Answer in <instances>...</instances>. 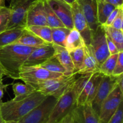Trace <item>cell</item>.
Listing matches in <instances>:
<instances>
[{"mask_svg": "<svg viewBox=\"0 0 123 123\" xmlns=\"http://www.w3.org/2000/svg\"><path fill=\"white\" fill-rule=\"evenodd\" d=\"M37 47L13 43L0 48V65L5 75L19 79V72L24 63Z\"/></svg>", "mask_w": 123, "mask_h": 123, "instance_id": "6da1fadb", "label": "cell"}, {"mask_svg": "<svg viewBox=\"0 0 123 123\" xmlns=\"http://www.w3.org/2000/svg\"><path fill=\"white\" fill-rule=\"evenodd\" d=\"M47 96L36 90L22 100L12 99L2 102L0 107L2 118L6 121H19Z\"/></svg>", "mask_w": 123, "mask_h": 123, "instance_id": "7a4b0ae2", "label": "cell"}, {"mask_svg": "<svg viewBox=\"0 0 123 123\" xmlns=\"http://www.w3.org/2000/svg\"><path fill=\"white\" fill-rule=\"evenodd\" d=\"M76 95L74 83L57 100L48 121L46 123H59L76 107Z\"/></svg>", "mask_w": 123, "mask_h": 123, "instance_id": "3957f363", "label": "cell"}, {"mask_svg": "<svg viewBox=\"0 0 123 123\" xmlns=\"http://www.w3.org/2000/svg\"><path fill=\"white\" fill-rule=\"evenodd\" d=\"M76 72L69 75H62L59 78L50 79L33 86L36 91L45 96H52L58 99L66 89L78 78Z\"/></svg>", "mask_w": 123, "mask_h": 123, "instance_id": "277c9868", "label": "cell"}, {"mask_svg": "<svg viewBox=\"0 0 123 123\" xmlns=\"http://www.w3.org/2000/svg\"><path fill=\"white\" fill-rule=\"evenodd\" d=\"M38 0H11L10 4V19L7 28H25L26 17L29 9Z\"/></svg>", "mask_w": 123, "mask_h": 123, "instance_id": "5b68a950", "label": "cell"}, {"mask_svg": "<svg viewBox=\"0 0 123 123\" xmlns=\"http://www.w3.org/2000/svg\"><path fill=\"white\" fill-rule=\"evenodd\" d=\"M62 75H64L62 74L50 72L38 66H22L20 69L19 80L33 86L44 81L59 78Z\"/></svg>", "mask_w": 123, "mask_h": 123, "instance_id": "8992f818", "label": "cell"}, {"mask_svg": "<svg viewBox=\"0 0 123 123\" xmlns=\"http://www.w3.org/2000/svg\"><path fill=\"white\" fill-rule=\"evenodd\" d=\"M57 100L54 96H48L18 122L19 123H46Z\"/></svg>", "mask_w": 123, "mask_h": 123, "instance_id": "52a82bcc", "label": "cell"}, {"mask_svg": "<svg viewBox=\"0 0 123 123\" xmlns=\"http://www.w3.org/2000/svg\"><path fill=\"white\" fill-rule=\"evenodd\" d=\"M123 92L117 86L102 102L98 113L100 123H108L123 101Z\"/></svg>", "mask_w": 123, "mask_h": 123, "instance_id": "ba28073f", "label": "cell"}, {"mask_svg": "<svg viewBox=\"0 0 123 123\" xmlns=\"http://www.w3.org/2000/svg\"><path fill=\"white\" fill-rule=\"evenodd\" d=\"M90 45L92 47L94 54L100 67L110 55L107 45L105 30L102 25H98L97 30L92 34Z\"/></svg>", "mask_w": 123, "mask_h": 123, "instance_id": "9c48e42d", "label": "cell"}, {"mask_svg": "<svg viewBox=\"0 0 123 123\" xmlns=\"http://www.w3.org/2000/svg\"><path fill=\"white\" fill-rule=\"evenodd\" d=\"M74 28L79 31L86 45H90L91 42V30L85 16L84 15L81 7L78 1H76L71 5Z\"/></svg>", "mask_w": 123, "mask_h": 123, "instance_id": "30bf717a", "label": "cell"}, {"mask_svg": "<svg viewBox=\"0 0 123 123\" xmlns=\"http://www.w3.org/2000/svg\"><path fill=\"white\" fill-rule=\"evenodd\" d=\"M118 77L119 76L114 77L112 75H103L97 94L91 103L92 109L98 116L102 102L117 86Z\"/></svg>", "mask_w": 123, "mask_h": 123, "instance_id": "8fae6325", "label": "cell"}, {"mask_svg": "<svg viewBox=\"0 0 123 123\" xmlns=\"http://www.w3.org/2000/svg\"><path fill=\"white\" fill-rule=\"evenodd\" d=\"M46 1L65 27L70 30L74 28L70 5L60 0H46Z\"/></svg>", "mask_w": 123, "mask_h": 123, "instance_id": "7c38bea8", "label": "cell"}, {"mask_svg": "<svg viewBox=\"0 0 123 123\" xmlns=\"http://www.w3.org/2000/svg\"><path fill=\"white\" fill-rule=\"evenodd\" d=\"M54 54V49L52 43H46L37 47L29 55L23 66H40L51 58Z\"/></svg>", "mask_w": 123, "mask_h": 123, "instance_id": "4fadbf2b", "label": "cell"}, {"mask_svg": "<svg viewBox=\"0 0 123 123\" xmlns=\"http://www.w3.org/2000/svg\"><path fill=\"white\" fill-rule=\"evenodd\" d=\"M30 26H48L43 0L37 1L29 9L26 17V27Z\"/></svg>", "mask_w": 123, "mask_h": 123, "instance_id": "5bb4252c", "label": "cell"}, {"mask_svg": "<svg viewBox=\"0 0 123 123\" xmlns=\"http://www.w3.org/2000/svg\"><path fill=\"white\" fill-rule=\"evenodd\" d=\"M81 7L91 34H93L100 25L97 17V0H76Z\"/></svg>", "mask_w": 123, "mask_h": 123, "instance_id": "9a60e30c", "label": "cell"}, {"mask_svg": "<svg viewBox=\"0 0 123 123\" xmlns=\"http://www.w3.org/2000/svg\"><path fill=\"white\" fill-rule=\"evenodd\" d=\"M74 123H100L98 116L92 109L91 104L85 102L72 111Z\"/></svg>", "mask_w": 123, "mask_h": 123, "instance_id": "2e32d148", "label": "cell"}, {"mask_svg": "<svg viewBox=\"0 0 123 123\" xmlns=\"http://www.w3.org/2000/svg\"><path fill=\"white\" fill-rule=\"evenodd\" d=\"M83 49L84 52V60L81 67L76 73L84 75L99 72V66L91 45L85 44L83 46Z\"/></svg>", "mask_w": 123, "mask_h": 123, "instance_id": "e0dca14e", "label": "cell"}, {"mask_svg": "<svg viewBox=\"0 0 123 123\" xmlns=\"http://www.w3.org/2000/svg\"><path fill=\"white\" fill-rule=\"evenodd\" d=\"M52 45L54 49V54L53 56L66 69L68 75L75 73L74 68L69 52L65 47L55 44H52Z\"/></svg>", "mask_w": 123, "mask_h": 123, "instance_id": "ac0fdd59", "label": "cell"}, {"mask_svg": "<svg viewBox=\"0 0 123 123\" xmlns=\"http://www.w3.org/2000/svg\"><path fill=\"white\" fill-rule=\"evenodd\" d=\"M14 43L31 47H38L48 43H46L36 34L25 28L23 33Z\"/></svg>", "mask_w": 123, "mask_h": 123, "instance_id": "d6986e66", "label": "cell"}, {"mask_svg": "<svg viewBox=\"0 0 123 123\" xmlns=\"http://www.w3.org/2000/svg\"><path fill=\"white\" fill-rule=\"evenodd\" d=\"M25 28L8 29L0 33V48L13 44L20 37Z\"/></svg>", "mask_w": 123, "mask_h": 123, "instance_id": "ffe728a7", "label": "cell"}, {"mask_svg": "<svg viewBox=\"0 0 123 123\" xmlns=\"http://www.w3.org/2000/svg\"><path fill=\"white\" fill-rule=\"evenodd\" d=\"M85 44L80 34L74 28L70 30L67 36L65 44V48L68 52H70L77 48L83 47Z\"/></svg>", "mask_w": 123, "mask_h": 123, "instance_id": "44dd1931", "label": "cell"}, {"mask_svg": "<svg viewBox=\"0 0 123 123\" xmlns=\"http://www.w3.org/2000/svg\"><path fill=\"white\" fill-rule=\"evenodd\" d=\"M97 6L98 23L100 25H103L109 14L116 7L105 0H97Z\"/></svg>", "mask_w": 123, "mask_h": 123, "instance_id": "7402d4cb", "label": "cell"}, {"mask_svg": "<svg viewBox=\"0 0 123 123\" xmlns=\"http://www.w3.org/2000/svg\"><path fill=\"white\" fill-rule=\"evenodd\" d=\"M12 89L14 94V100H22L36 91L33 86L26 83H16L12 84Z\"/></svg>", "mask_w": 123, "mask_h": 123, "instance_id": "603a6c76", "label": "cell"}, {"mask_svg": "<svg viewBox=\"0 0 123 123\" xmlns=\"http://www.w3.org/2000/svg\"><path fill=\"white\" fill-rule=\"evenodd\" d=\"M25 28L48 43L52 44L51 28L48 26H30Z\"/></svg>", "mask_w": 123, "mask_h": 123, "instance_id": "cb8c5ba5", "label": "cell"}, {"mask_svg": "<svg viewBox=\"0 0 123 123\" xmlns=\"http://www.w3.org/2000/svg\"><path fill=\"white\" fill-rule=\"evenodd\" d=\"M103 26L105 30L106 34L114 42L119 52L123 51V31L117 30L111 26Z\"/></svg>", "mask_w": 123, "mask_h": 123, "instance_id": "d4e9b609", "label": "cell"}, {"mask_svg": "<svg viewBox=\"0 0 123 123\" xmlns=\"http://www.w3.org/2000/svg\"><path fill=\"white\" fill-rule=\"evenodd\" d=\"M52 44L65 47L66 41L70 30L66 27L51 28Z\"/></svg>", "mask_w": 123, "mask_h": 123, "instance_id": "484cf974", "label": "cell"}, {"mask_svg": "<svg viewBox=\"0 0 123 123\" xmlns=\"http://www.w3.org/2000/svg\"><path fill=\"white\" fill-rule=\"evenodd\" d=\"M43 4L48 26L50 28L65 27L62 22L59 19L57 16L49 6L46 0H43Z\"/></svg>", "mask_w": 123, "mask_h": 123, "instance_id": "4316f807", "label": "cell"}, {"mask_svg": "<svg viewBox=\"0 0 123 123\" xmlns=\"http://www.w3.org/2000/svg\"><path fill=\"white\" fill-rule=\"evenodd\" d=\"M38 66H40L42 68L45 69L50 72L62 74L64 75H69L66 69L61 65V63L54 56H52L51 58L48 59L47 61H46L45 62Z\"/></svg>", "mask_w": 123, "mask_h": 123, "instance_id": "83f0119b", "label": "cell"}, {"mask_svg": "<svg viewBox=\"0 0 123 123\" xmlns=\"http://www.w3.org/2000/svg\"><path fill=\"white\" fill-rule=\"evenodd\" d=\"M118 55V53L109 55L100 66L99 72L105 75H112L117 60Z\"/></svg>", "mask_w": 123, "mask_h": 123, "instance_id": "f1b7e54d", "label": "cell"}, {"mask_svg": "<svg viewBox=\"0 0 123 123\" xmlns=\"http://www.w3.org/2000/svg\"><path fill=\"white\" fill-rule=\"evenodd\" d=\"M70 55L72 59L75 72H77L81 67L84 60V52L83 47L77 48L72 51L69 52Z\"/></svg>", "mask_w": 123, "mask_h": 123, "instance_id": "f546056e", "label": "cell"}, {"mask_svg": "<svg viewBox=\"0 0 123 123\" xmlns=\"http://www.w3.org/2000/svg\"><path fill=\"white\" fill-rule=\"evenodd\" d=\"M103 75L100 72H97V73L94 78V80L93 83H92V86H91V89H90V92L88 95L86 102H88L90 104L92 103V101H93L94 98L95 96L97 94V90H98V86H99Z\"/></svg>", "mask_w": 123, "mask_h": 123, "instance_id": "4dcf8cb0", "label": "cell"}, {"mask_svg": "<svg viewBox=\"0 0 123 123\" xmlns=\"http://www.w3.org/2000/svg\"><path fill=\"white\" fill-rule=\"evenodd\" d=\"M10 19V9L4 7L0 10V33L7 30Z\"/></svg>", "mask_w": 123, "mask_h": 123, "instance_id": "1f68e13d", "label": "cell"}, {"mask_svg": "<svg viewBox=\"0 0 123 123\" xmlns=\"http://www.w3.org/2000/svg\"><path fill=\"white\" fill-rule=\"evenodd\" d=\"M121 74H123V51L118 53L116 64L113 70L112 75L114 77H118Z\"/></svg>", "mask_w": 123, "mask_h": 123, "instance_id": "d6a6232c", "label": "cell"}, {"mask_svg": "<svg viewBox=\"0 0 123 123\" xmlns=\"http://www.w3.org/2000/svg\"><path fill=\"white\" fill-rule=\"evenodd\" d=\"M108 123H123V102L121 101L118 107Z\"/></svg>", "mask_w": 123, "mask_h": 123, "instance_id": "836d02e7", "label": "cell"}, {"mask_svg": "<svg viewBox=\"0 0 123 123\" xmlns=\"http://www.w3.org/2000/svg\"><path fill=\"white\" fill-rule=\"evenodd\" d=\"M123 7H120V10L117 16L114 19L111 27L117 30H120L123 31Z\"/></svg>", "mask_w": 123, "mask_h": 123, "instance_id": "e575fe53", "label": "cell"}, {"mask_svg": "<svg viewBox=\"0 0 123 123\" xmlns=\"http://www.w3.org/2000/svg\"><path fill=\"white\" fill-rule=\"evenodd\" d=\"M122 7H123V6H122ZM120 7H116V8H115V9L111 12V13L109 14L108 18H107L106 20L105 23L102 25H104V26H106V27L111 26V25H112V24L113 22H114V19H115V18H116L117 16L119 10H120Z\"/></svg>", "mask_w": 123, "mask_h": 123, "instance_id": "d590c367", "label": "cell"}, {"mask_svg": "<svg viewBox=\"0 0 123 123\" xmlns=\"http://www.w3.org/2000/svg\"><path fill=\"white\" fill-rule=\"evenodd\" d=\"M106 36L107 45H108V49H109L110 55H112V54H117V53H119L118 49H117V48L115 45L114 43V42L111 41V39L109 38V37L106 34Z\"/></svg>", "mask_w": 123, "mask_h": 123, "instance_id": "8d00e7d4", "label": "cell"}, {"mask_svg": "<svg viewBox=\"0 0 123 123\" xmlns=\"http://www.w3.org/2000/svg\"><path fill=\"white\" fill-rule=\"evenodd\" d=\"M9 85L10 84H3L2 82H1V83H0V107H1L2 102H3L2 101V97H3L5 91H6L7 87H8Z\"/></svg>", "mask_w": 123, "mask_h": 123, "instance_id": "74e56055", "label": "cell"}, {"mask_svg": "<svg viewBox=\"0 0 123 123\" xmlns=\"http://www.w3.org/2000/svg\"><path fill=\"white\" fill-rule=\"evenodd\" d=\"M59 123H74V119L72 112L67 115Z\"/></svg>", "mask_w": 123, "mask_h": 123, "instance_id": "f35d334b", "label": "cell"}, {"mask_svg": "<svg viewBox=\"0 0 123 123\" xmlns=\"http://www.w3.org/2000/svg\"><path fill=\"white\" fill-rule=\"evenodd\" d=\"M105 1L110 3L111 4L114 6L115 7H122V6H123V0H105Z\"/></svg>", "mask_w": 123, "mask_h": 123, "instance_id": "ab89813d", "label": "cell"}, {"mask_svg": "<svg viewBox=\"0 0 123 123\" xmlns=\"http://www.w3.org/2000/svg\"><path fill=\"white\" fill-rule=\"evenodd\" d=\"M3 75H5L3 69H2L1 65H0V83L2 82V77H3Z\"/></svg>", "mask_w": 123, "mask_h": 123, "instance_id": "60d3db41", "label": "cell"}, {"mask_svg": "<svg viewBox=\"0 0 123 123\" xmlns=\"http://www.w3.org/2000/svg\"><path fill=\"white\" fill-rule=\"evenodd\" d=\"M60 1H63V2H66V3L70 5V6H71V5H72V4L73 3V2H75L76 0H60Z\"/></svg>", "mask_w": 123, "mask_h": 123, "instance_id": "b9f144b4", "label": "cell"}, {"mask_svg": "<svg viewBox=\"0 0 123 123\" xmlns=\"http://www.w3.org/2000/svg\"><path fill=\"white\" fill-rule=\"evenodd\" d=\"M0 123H6V121L3 119V118H2L1 110H0Z\"/></svg>", "mask_w": 123, "mask_h": 123, "instance_id": "7bdbcfd3", "label": "cell"}, {"mask_svg": "<svg viewBox=\"0 0 123 123\" xmlns=\"http://www.w3.org/2000/svg\"><path fill=\"white\" fill-rule=\"evenodd\" d=\"M0 7H6V6H5V0H0Z\"/></svg>", "mask_w": 123, "mask_h": 123, "instance_id": "ee69618b", "label": "cell"}, {"mask_svg": "<svg viewBox=\"0 0 123 123\" xmlns=\"http://www.w3.org/2000/svg\"><path fill=\"white\" fill-rule=\"evenodd\" d=\"M6 123H19V122H16V121H6Z\"/></svg>", "mask_w": 123, "mask_h": 123, "instance_id": "f6af8a7d", "label": "cell"}, {"mask_svg": "<svg viewBox=\"0 0 123 123\" xmlns=\"http://www.w3.org/2000/svg\"><path fill=\"white\" fill-rule=\"evenodd\" d=\"M2 7H0V10H1L2 9Z\"/></svg>", "mask_w": 123, "mask_h": 123, "instance_id": "bcb514c9", "label": "cell"}]
</instances>
